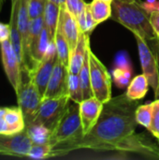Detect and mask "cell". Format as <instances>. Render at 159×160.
I'll list each match as a JSON object with an SVG mask.
<instances>
[{
  "instance_id": "1",
  "label": "cell",
  "mask_w": 159,
  "mask_h": 160,
  "mask_svg": "<svg viewBox=\"0 0 159 160\" xmlns=\"http://www.w3.org/2000/svg\"><path fill=\"white\" fill-rule=\"evenodd\" d=\"M139 100L129 99L126 93L104 103L102 112L95 127L80 139L52 147L51 158L63 157L77 150L98 152L114 151L125 138L135 133V112Z\"/></svg>"
},
{
  "instance_id": "2",
  "label": "cell",
  "mask_w": 159,
  "mask_h": 160,
  "mask_svg": "<svg viewBox=\"0 0 159 160\" xmlns=\"http://www.w3.org/2000/svg\"><path fill=\"white\" fill-rule=\"evenodd\" d=\"M111 18L147 41L157 38L150 22V14L142 8L140 0H113Z\"/></svg>"
},
{
  "instance_id": "3",
  "label": "cell",
  "mask_w": 159,
  "mask_h": 160,
  "mask_svg": "<svg viewBox=\"0 0 159 160\" xmlns=\"http://www.w3.org/2000/svg\"><path fill=\"white\" fill-rule=\"evenodd\" d=\"M82 135L79 104L71 100L67 112L51 131L50 144L52 147L59 143L72 142L80 139Z\"/></svg>"
},
{
  "instance_id": "4",
  "label": "cell",
  "mask_w": 159,
  "mask_h": 160,
  "mask_svg": "<svg viewBox=\"0 0 159 160\" xmlns=\"http://www.w3.org/2000/svg\"><path fill=\"white\" fill-rule=\"evenodd\" d=\"M88 53L90 81L94 97L98 98L103 103H107L112 98V78L108 72L107 68L91 50V46H89L88 48Z\"/></svg>"
},
{
  "instance_id": "5",
  "label": "cell",
  "mask_w": 159,
  "mask_h": 160,
  "mask_svg": "<svg viewBox=\"0 0 159 160\" xmlns=\"http://www.w3.org/2000/svg\"><path fill=\"white\" fill-rule=\"evenodd\" d=\"M70 101L71 99L68 94L42 99L38 112L33 124L42 125L52 131L67 112Z\"/></svg>"
},
{
  "instance_id": "6",
  "label": "cell",
  "mask_w": 159,
  "mask_h": 160,
  "mask_svg": "<svg viewBox=\"0 0 159 160\" xmlns=\"http://www.w3.org/2000/svg\"><path fill=\"white\" fill-rule=\"evenodd\" d=\"M16 96L18 105L24 117L26 128L27 126L33 124L42 102V96L39 94L36 85L29 79V77L26 81L22 79V82Z\"/></svg>"
},
{
  "instance_id": "7",
  "label": "cell",
  "mask_w": 159,
  "mask_h": 160,
  "mask_svg": "<svg viewBox=\"0 0 159 160\" xmlns=\"http://www.w3.org/2000/svg\"><path fill=\"white\" fill-rule=\"evenodd\" d=\"M137 41L139 56L142 73L148 79L149 84L152 87L156 98L159 97V74L158 66L156 54L149 45V42L138 34H133Z\"/></svg>"
},
{
  "instance_id": "8",
  "label": "cell",
  "mask_w": 159,
  "mask_h": 160,
  "mask_svg": "<svg viewBox=\"0 0 159 160\" xmlns=\"http://www.w3.org/2000/svg\"><path fill=\"white\" fill-rule=\"evenodd\" d=\"M56 60H57L56 50H55L54 43H52L48 52L46 53L45 57L41 61L37 63L31 71H29L28 73L24 72L26 75H28L29 79L34 82L39 94L42 96V98L47 89Z\"/></svg>"
},
{
  "instance_id": "9",
  "label": "cell",
  "mask_w": 159,
  "mask_h": 160,
  "mask_svg": "<svg viewBox=\"0 0 159 160\" xmlns=\"http://www.w3.org/2000/svg\"><path fill=\"white\" fill-rule=\"evenodd\" d=\"M0 50L4 71L15 94H17L22 82V65L11 46L9 39L0 42Z\"/></svg>"
},
{
  "instance_id": "10",
  "label": "cell",
  "mask_w": 159,
  "mask_h": 160,
  "mask_svg": "<svg viewBox=\"0 0 159 160\" xmlns=\"http://www.w3.org/2000/svg\"><path fill=\"white\" fill-rule=\"evenodd\" d=\"M32 145L33 142L26 129L10 135L0 134V156L27 158Z\"/></svg>"
},
{
  "instance_id": "11",
  "label": "cell",
  "mask_w": 159,
  "mask_h": 160,
  "mask_svg": "<svg viewBox=\"0 0 159 160\" xmlns=\"http://www.w3.org/2000/svg\"><path fill=\"white\" fill-rule=\"evenodd\" d=\"M67 79L68 68L57 58L42 99L67 95Z\"/></svg>"
},
{
  "instance_id": "12",
  "label": "cell",
  "mask_w": 159,
  "mask_h": 160,
  "mask_svg": "<svg viewBox=\"0 0 159 160\" xmlns=\"http://www.w3.org/2000/svg\"><path fill=\"white\" fill-rule=\"evenodd\" d=\"M103 106L104 103L96 97L83 99L79 104L83 135L87 134L95 127L102 112Z\"/></svg>"
},
{
  "instance_id": "13",
  "label": "cell",
  "mask_w": 159,
  "mask_h": 160,
  "mask_svg": "<svg viewBox=\"0 0 159 160\" xmlns=\"http://www.w3.org/2000/svg\"><path fill=\"white\" fill-rule=\"evenodd\" d=\"M57 28L62 32V34L66 38L69 45L70 53H71V52L75 49L79 41L81 30H80L77 19L66 8L65 5L60 7Z\"/></svg>"
},
{
  "instance_id": "14",
  "label": "cell",
  "mask_w": 159,
  "mask_h": 160,
  "mask_svg": "<svg viewBox=\"0 0 159 160\" xmlns=\"http://www.w3.org/2000/svg\"><path fill=\"white\" fill-rule=\"evenodd\" d=\"M19 7H20V0H11V11H10V19L8 22V26H9V41L22 68L23 50H22V37L18 26Z\"/></svg>"
},
{
  "instance_id": "15",
  "label": "cell",
  "mask_w": 159,
  "mask_h": 160,
  "mask_svg": "<svg viewBox=\"0 0 159 160\" xmlns=\"http://www.w3.org/2000/svg\"><path fill=\"white\" fill-rule=\"evenodd\" d=\"M90 46V35L81 33L79 41L75 47V49L71 52L68 63V72L72 74H79L82 66L83 64V60L88 51V47Z\"/></svg>"
},
{
  "instance_id": "16",
  "label": "cell",
  "mask_w": 159,
  "mask_h": 160,
  "mask_svg": "<svg viewBox=\"0 0 159 160\" xmlns=\"http://www.w3.org/2000/svg\"><path fill=\"white\" fill-rule=\"evenodd\" d=\"M149 86L150 84L148 79L143 73L137 75L130 81L129 84L127 85L126 95L131 100H141L146 96Z\"/></svg>"
},
{
  "instance_id": "17",
  "label": "cell",
  "mask_w": 159,
  "mask_h": 160,
  "mask_svg": "<svg viewBox=\"0 0 159 160\" xmlns=\"http://www.w3.org/2000/svg\"><path fill=\"white\" fill-rule=\"evenodd\" d=\"M59 13H60V7L47 0L45 10L43 13V20H44V25L48 30L49 35L52 41L58 25Z\"/></svg>"
},
{
  "instance_id": "18",
  "label": "cell",
  "mask_w": 159,
  "mask_h": 160,
  "mask_svg": "<svg viewBox=\"0 0 159 160\" xmlns=\"http://www.w3.org/2000/svg\"><path fill=\"white\" fill-rule=\"evenodd\" d=\"M92 16L97 23H101L112 17V4L102 0H93L88 3Z\"/></svg>"
},
{
  "instance_id": "19",
  "label": "cell",
  "mask_w": 159,
  "mask_h": 160,
  "mask_svg": "<svg viewBox=\"0 0 159 160\" xmlns=\"http://www.w3.org/2000/svg\"><path fill=\"white\" fill-rule=\"evenodd\" d=\"M79 78H80V83H81V88H82L83 99L94 97L92 86H91V81H90V68H89L88 51H87V53H86L85 58L83 60V64L82 66V68L79 72Z\"/></svg>"
},
{
  "instance_id": "20",
  "label": "cell",
  "mask_w": 159,
  "mask_h": 160,
  "mask_svg": "<svg viewBox=\"0 0 159 160\" xmlns=\"http://www.w3.org/2000/svg\"><path fill=\"white\" fill-rule=\"evenodd\" d=\"M53 43L55 46L56 50V54L57 58L59 61H61L64 65H66L68 68V63H69V57H70V49L69 45L62 34V32L57 28L54 38H53Z\"/></svg>"
},
{
  "instance_id": "21",
  "label": "cell",
  "mask_w": 159,
  "mask_h": 160,
  "mask_svg": "<svg viewBox=\"0 0 159 160\" xmlns=\"http://www.w3.org/2000/svg\"><path fill=\"white\" fill-rule=\"evenodd\" d=\"M132 68L128 63L120 64L113 70V82L115 85L119 88H125L127 86L131 81Z\"/></svg>"
},
{
  "instance_id": "22",
  "label": "cell",
  "mask_w": 159,
  "mask_h": 160,
  "mask_svg": "<svg viewBox=\"0 0 159 160\" xmlns=\"http://www.w3.org/2000/svg\"><path fill=\"white\" fill-rule=\"evenodd\" d=\"M33 143H50L51 130L42 125H30L25 128Z\"/></svg>"
},
{
  "instance_id": "23",
  "label": "cell",
  "mask_w": 159,
  "mask_h": 160,
  "mask_svg": "<svg viewBox=\"0 0 159 160\" xmlns=\"http://www.w3.org/2000/svg\"><path fill=\"white\" fill-rule=\"evenodd\" d=\"M67 94L73 102L80 104L82 100V93L80 83L79 74H72L68 72L67 79Z\"/></svg>"
},
{
  "instance_id": "24",
  "label": "cell",
  "mask_w": 159,
  "mask_h": 160,
  "mask_svg": "<svg viewBox=\"0 0 159 160\" xmlns=\"http://www.w3.org/2000/svg\"><path fill=\"white\" fill-rule=\"evenodd\" d=\"M76 19L78 22L81 33L90 35L94 31V29L97 27V25H98V23L96 22L94 17L92 16V13L88 7V4H87V8H85V10Z\"/></svg>"
},
{
  "instance_id": "25",
  "label": "cell",
  "mask_w": 159,
  "mask_h": 160,
  "mask_svg": "<svg viewBox=\"0 0 159 160\" xmlns=\"http://www.w3.org/2000/svg\"><path fill=\"white\" fill-rule=\"evenodd\" d=\"M152 113H153L152 103L139 105L135 112V119L137 124L146 128L147 130H149L152 122Z\"/></svg>"
},
{
  "instance_id": "26",
  "label": "cell",
  "mask_w": 159,
  "mask_h": 160,
  "mask_svg": "<svg viewBox=\"0 0 159 160\" xmlns=\"http://www.w3.org/2000/svg\"><path fill=\"white\" fill-rule=\"evenodd\" d=\"M52 145L48 143H33L27 158L34 159H46L51 158Z\"/></svg>"
},
{
  "instance_id": "27",
  "label": "cell",
  "mask_w": 159,
  "mask_h": 160,
  "mask_svg": "<svg viewBox=\"0 0 159 160\" xmlns=\"http://www.w3.org/2000/svg\"><path fill=\"white\" fill-rule=\"evenodd\" d=\"M47 0H28V13L31 20L43 16Z\"/></svg>"
},
{
  "instance_id": "28",
  "label": "cell",
  "mask_w": 159,
  "mask_h": 160,
  "mask_svg": "<svg viewBox=\"0 0 159 160\" xmlns=\"http://www.w3.org/2000/svg\"><path fill=\"white\" fill-rule=\"evenodd\" d=\"M87 4L84 0H66L65 7L75 18H78L85 10Z\"/></svg>"
},
{
  "instance_id": "29",
  "label": "cell",
  "mask_w": 159,
  "mask_h": 160,
  "mask_svg": "<svg viewBox=\"0 0 159 160\" xmlns=\"http://www.w3.org/2000/svg\"><path fill=\"white\" fill-rule=\"evenodd\" d=\"M153 106V113H152V122L149 131L152 135L159 139V98H156L155 101L152 102Z\"/></svg>"
},
{
  "instance_id": "30",
  "label": "cell",
  "mask_w": 159,
  "mask_h": 160,
  "mask_svg": "<svg viewBox=\"0 0 159 160\" xmlns=\"http://www.w3.org/2000/svg\"><path fill=\"white\" fill-rule=\"evenodd\" d=\"M140 3L149 14L156 11H159V0H146V1L140 0Z\"/></svg>"
},
{
  "instance_id": "31",
  "label": "cell",
  "mask_w": 159,
  "mask_h": 160,
  "mask_svg": "<svg viewBox=\"0 0 159 160\" xmlns=\"http://www.w3.org/2000/svg\"><path fill=\"white\" fill-rule=\"evenodd\" d=\"M0 134H4V135L15 134L13 132V130L11 129V128L9 127V125L5 120V118L3 116V113H2L1 108H0Z\"/></svg>"
},
{
  "instance_id": "32",
  "label": "cell",
  "mask_w": 159,
  "mask_h": 160,
  "mask_svg": "<svg viewBox=\"0 0 159 160\" xmlns=\"http://www.w3.org/2000/svg\"><path fill=\"white\" fill-rule=\"evenodd\" d=\"M150 22L157 38L159 40V11H156L150 14Z\"/></svg>"
},
{
  "instance_id": "33",
  "label": "cell",
  "mask_w": 159,
  "mask_h": 160,
  "mask_svg": "<svg viewBox=\"0 0 159 160\" xmlns=\"http://www.w3.org/2000/svg\"><path fill=\"white\" fill-rule=\"evenodd\" d=\"M9 39V26L8 24L0 23V42Z\"/></svg>"
},
{
  "instance_id": "34",
  "label": "cell",
  "mask_w": 159,
  "mask_h": 160,
  "mask_svg": "<svg viewBox=\"0 0 159 160\" xmlns=\"http://www.w3.org/2000/svg\"><path fill=\"white\" fill-rule=\"evenodd\" d=\"M149 42V45L150 47L152 48V50L154 51L155 54H156V57H157V66H158V74H159V40L157 38L156 39H153V40H150L148 41ZM159 98V97H158Z\"/></svg>"
},
{
  "instance_id": "35",
  "label": "cell",
  "mask_w": 159,
  "mask_h": 160,
  "mask_svg": "<svg viewBox=\"0 0 159 160\" xmlns=\"http://www.w3.org/2000/svg\"><path fill=\"white\" fill-rule=\"evenodd\" d=\"M48 1H50V2H52V3H53V4L59 6V7L65 5V3H66V0H48Z\"/></svg>"
},
{
  "instance_id": "36",
  "label": "cell",
  "mask_w": 159,
  "mask_h": 160,
  "mask_svg": "<svg viewBox=\"0 0 159 160\" xmlns=\"http://www.w3.org/2000/svg\"><path fill=\"white\" fill-rule=\"evenodd\" d=\"M102 1H105V2H108V3H111L112 4L113 0H102Z\"/></svg>"
},
{
  "instance_id": "37",
  "label": "cell",
  "mask_w": 159,
  "mask_h": 160,
  "mask_svg": "<svg viewBox=\"0 0 159 160\" xmlns=\"http://www.w3.org/2000/svg\"><path fill=\"white\" fill-rule=\"evenodd\" d=\"M2 4H3V0H0V10H1V8H2Z\"/></svg>"
},
{
  "instance_id": "38",
  "label": "cell",
  "mask_w": 159,
  "mask_h": 160,
  "mask_svg": "<svg viewBox=\"0 0 159 160\" xmlns=\"http://www.w3.org/2000/svg\"><path fill=\"white\" fill-rule=\"evenodd\" d=\"M157 141H158V145H159V139H157Z\"/></svg>"
}]
</instances>
